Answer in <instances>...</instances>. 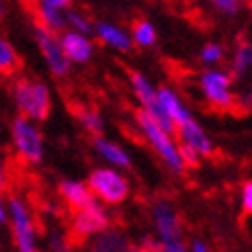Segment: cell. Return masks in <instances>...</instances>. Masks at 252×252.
<instances>
[{
	"instance_id": "obj_1",
	"label": "cell",
	"mask_w": 252,
	"mask_h": 252,
	"mask_svg": "<svg viewBox=\"0 0 252 252\" xmlns=\"http://www.w3.org/2000/svg\"><path fill=\"white\" fill-rule=\"evenodd\" d=\"M19 115L35 123L45 121L52 113V91L39 78H19L10 88Z\"/></svg>"
},
{
	"instance_id": "obj_2",
	"label": "cell",
	"mask_w": 252,
	"mask_h": 252,
	"mask_svg": "<svg viewBox=\"0 0 252 252\" xmlns=\"http://www.w3.org/2000/svg\"><path fill=\"white\" fill-rule=\"evenodd\" d=\"M135 125H137V129H140L142 137L146 140V144L158 154V158L164 162V166L172 174H183L187 170L185 162L179 154V142H176L174 133H168L166 129H162L142 109L135 113Z\"/></svg>"
},
{
	"instance_id": "obj_3",
	"label": "cell",
	"mask_w": 252,
	"mask_h": 252,
	"mask_svg": "<svg viewBox=\"0 0 252 252\" xmlns=\"http://www.w3.org/2000/svg\"><path fill=\"white\" fill-rule=\"evenodd\" d=\"M86 187L91 189L96 203L105 207H115L121 205L125 199L129 197V181L121 170L109 168V166H98L88 174Z\"/></svg>"
},
{
	"instance_id": "obj_4",
	"label": "cell",
	"mask_w": 252,
	"mask_h": 252,
	"mask_svg": "<svg viewBox=\"0 0 252 252\" xmlns=\"http://www.w3.org/2000/svg\"><path fill=\"white\" fill-rule=\"evenodd\" d=\"M6 205H8L6 223L10 225L12 242H15L17 252H39V234H37V223L31 207L21 197L6 199Z\"/></svg>"
},
{
	"instance_id": "obj_5",
	"label": "cell",
	"mask_w": 252,
	"mask_h": 252,
	"mask_svg": "<svg viewBox=\"0 0 252 252\" xmlns=\"http://www.w3.org/2000/svg\"><path fill=\"white\" fill-rule=\"evenodd\" d=\"M10 137L17 156L25 164H39L45 156V140L39 123L17 115L10 123Z\"/></svg>"
},
{
	"instance_id": "obj_6",
	"label": "cell",
	"mask_w": 252,
	"mask_h": 252,
	"mask_svg": "<svg viewBox=\"0 0 252 252\" xmlns=\"http://www.w3.org/2000/svg\"><path fill=\"white\" fill-rule=\"evenodd\" d=\"M199 91L211 107L230 111L236 107L238 94L234 93V76L221 68L203 70L199 76Z\"/></svg>"
},
{
	"instance_id": "obj_7",
	"label": "cell",
	"mask_w": 252,
	"mask_h": 252,
	"mask_svg": "<svg viewBox=\"0 0 252 252\" xmlns=\"http://www.w3.org/2000/svg\"><path fill=\"white\" fill-rule=\"evenodd\" d=\"M129 86H131V93L137 98V103L142 105V111L148 113L162 129H166L168 133H174V125L168 121V117L162 113L160 105H158V98H156V86L154 82L150 80L144 72H129Z\"/></svg>"
},
{
	"instance_id": "obj_8",
	"label": "cell",
	"mask_w": 252,
	"mask_h": 252,
	"mask_svg": "<svg viewBox=\"0 0 252 252\" xmlns=\"http://www.w3.org/2000/svg\"><path fill=\"white\" fill-rule=\"evenodd\" d=\"M111 228V216L109 209L100 203H91L88 207L74 211V218L70 223L72 236L78 240H91V238L98 236L100 232H105Z\"/></svg>"
},
{
	"instance_id": "obj_9",
	"label": "cell",
	"mask_w": 252,
	"mask_h": 252,
	"mask_svg": "<svg viewBox=\"0 0 252 252\" xmlns=\"http://www.w3.org/2000/svg\"><path fill=\"white\" fill-rule=\"evenodd\" d=\"M33 37H35V45L39 49V54L45 62L47 70L52 72V76L56 78H64L70 74L72 64L66 60L64 52H62V45H60V35L56 33H49L45 29H41L39 25L33 27Z\"/></svg>"
},
{
	"instance_id": "obj_10",
	"label": "cell",
	"mask_w": 252,
	"mask_h": 252,
	"mask_svg": "<svg viewBox=\"0 0 252 252\" xmlns=\"http://www.w3.org/2000/svg\"><path fill=\"white\" fill-rule=\"evenodd\" d=\"M152 220H154V238L160 244H168L176 240H185L183 236V221L179 211L166 199H160L152 205Z\"/></svg>"
},
{
	"instance_id": "obj_11",
	"label": "cell",
	"mask_w": 252,
	"mask_h": 252,
	"mask_svg": "<svg viewBox=\"0 0 252 252\" xmlns=\"http://www.w3.org/2000/svg\"><path fill=\"white\" fill-rule=\"evenodd\" d=\"M174 137H176V142H179V146L193 150L201 160L211 156L213 150H216V144H213L211 135L205 131V127L195 117H191L187 123L179 125V127L174 129Z\"/></svg>"
},
{
	"instance_id": "obj_12",
	"label": "cell",
	"mask_w": 252,
	"mask_h": 252,
	"mask_svg": "<svg viewBox=\"0 0 252 252\" xmlns=\"http://www.w3.org/2000/svg\"><path fill=\"white\" fill-rule=\"evenodd\" d=\"M72 6L68 0H39L33 12L37 17V25L49 33H64L66 31V12Z\"/></svg>"
},
{
	"instance_id": "obj_13",
	"label": "cell",
	"mask_w": 252,
	"mask_h": 252,
	"mask_svg": "<svg viewBox=\"0 0 252 252\" xmlns=\"http://www.w3.org/2000/svg\"><path fill=\"white\" fill-rule=\"evenodd\" d=\"M60 45L70 64H86L94 56V41L91 35L64 31L60 33Z\"/></svg>"
},
{
	"instance_id": "obj_14",
	"label": "cell",
	"mask_w": 252,
	"mask_h": 252,
	"mask_svg": "<svg viewBox=\"0 0 252 252\" xmlns=\"http://www.w3.org/2000/svg\"><path fill=\"white\" fill-rule=\"evenodd\" d=\"M156 98H158V105H160L162 113H164V115L168 117V121L174 125V129L193 117L191 109L187 107V103L181 98V94L176 93L172 86H168V84L156 86Z\"/></svg>"
},
{
	"instance_id": "obj_15",
	"label": "cell",
	"mask_w": 252,
	"mask_h": 252,
	"mask_svg": "<svg viewBox=\"0 0 252 252\" xmlns=\"http://www.w3.org/2000/svg\"><path fill=\"white\" fill-rule=\"evenodd\" d=\"M93 146H94V152L98 154V158L105 160L109 168H115L121 172L131 168V154L119 142L109 140L105 135H96L93 140Z\"/></svg>"
},
{
	"instance_id": "obj_16",
	"label": "cell",
	"mask_w": 252,
	"mask_h": 252,
	"mask_svg": "<svg viewBox=\"0 0 252 252\" xmlns=\"http://www.w3.org/2000/svg\"><path fill=\"white\" fill-rule=\"evenodd\" d=\"M93 33L96 35V39L111 47V49H115V52H131L133 49V43H131V37H129V31L121 27V25L117 23H111V21H98L94 23V29Z\"/></svg>"
},
{
	"instance_id": "obj_17",
	"label": "cell",
	"mask_w": 252,
	"mask_h": 252,
	"mask_svg": "<svg viewBox=\"0 0 252 252\" xmlns=\"http://www.w3.org/2000/svg\"><path fill=\"white\" fill-rule=\"evenodd\" d=\"M58 193L62 197V201L74 211H80L84 207H88L91 203H94V197L91 193V189L86 187L84 181H76V179H64L58 185Z\"/></svg>"
},
{
	"instance_id": "obj_18",
	"label": "cell",
	"mask_w": 252,
	"mask_h": 252,
	"mask_svg": "<svg viewBox=\"0 0 252 252\" xmlns=\"http://www.w3.org/2000/svg\"><path fill=\"white\" fill-rule=\"evenodd\" d=\"M125 248H127V238L121 230L113 228L91 238V244H88V252H123Z\"/></svg>"
},
{
	"instance_id": "obj_19",
	"label": "cell",
	"mask_w": 252,
	"mask_h": 252,
	"mask_svg": "<svg viewBox=\"0 0 252 252\" xmlns=\"http://www.w3.org/2000/svg\"><path fill=\"white\" fill-rule=\"evenodd\" d=\"M129 37H131V43H133L135 47H142V49L152 47V45L158 41L156 25L150 21V19L135 21L133 27H131V31H129Z\"/></svg>"
},
{
	"instance_id": "obj_20",
	"label": "cell",
	"mask_w": 252,
	"mask_h": 252,
	"mask_svg": "<svg viewBox=\"0 0 252 252\" xmlns=\"http://www.w3.org/2000/svg\"><path fill=\"white\" fill-rule=\"evenodd\" d=\"M19 68V54L8 39L0 37V76H12Z\"/></svg>"
},
{
	"instance_id": "obj_21",
	"label": "cell",
	"mask_w": 252,
	"mask_h": 252,
	"mask_svg": "<svg viewBox=\"0 0 252 252\" xmlns=\"http://www.w3.org/2000/svg\"><path fill=\"white\" fill-rule=\"evenodd\" d=\"M94 29L93 19L86 15L80 8H68L66 12V31H74V33H82V35H91Z\"/></svg>"
},
{
	"instance_id": "obj_22",
	"label": "cell",
	"mask_w": 252,
	"mask_h": 252,
	"mask_svg": "<svg viewBox=\"0 0 252 252\" xmlns=\"http://www.w3.org/2000/svg\"><path fill=\"white\" fill-rule=\"evenodd\" d=\"M76 117H78V123L82 125V127L91 133V135H103V129H105V119L103 115L96 111V109H91V107H82L78 109L76 113Z\"/></svg>"
},
{
	"instance_id": "obj_23",
	"label": "cell",
	"mask_w": 252,
	"mask_h": 252,
	"mask_svg": "<svg viewBox=\"0 0 252 252\" xmlns=\"http://www.w3.org/2000/svg\"><path fill=\"white\" fill-rule=\"evenodd\" d=\"M252 66V45L250 41H240L232 56V72L236 76H244Z\"/></svg>"
},
{
	"instance_id": "obj_24",
	"label": "cell",
	"mask_w": 252,
	"mask_h": 252,
	"mask_svg": "<svg viewBox=\"0 0 252 252\" xmlns=\"http://www.w3.org/2000/svg\"><path fill=\"white\" fill-rule=\"evenodd\" d=\"M225 58V49L221 43H216V41H209L205 43L203 47H201V52H199V60H201V64L207 66L209 68H220V64L223 62Z\"/></svg>"
},
{
	"instance_id": "obj_25",
	"label": "cell",
	"mask_w": 252,
	"mask_h": 252,
	"mask_svg": "<svg viewBox=\"0 0 252 252\" xmlns=\"http://www.w3.org/2000/svg\"><path fill=\"white\" fill-rule=\"evenodd\" d=\"M211 6H213V10L220 12L223 17H236L238 12L244 8V4L240 0H213Z\"/></svg>"
},
{
	"instance_id": "obj_26",
	"label": "cell",
	"mask_w": 252,
	"mask_h": 252,
	"mask_svg": "<svg viewBox=\"0 0 252 252\" xmlns=\"http://www.w3.org/2000/svg\"><path fill=\"white\" fill-rule=\"evenodd\" d=\"M240 207L244 216L252 213V181H244L240 187Z\"/></svg>"
},
{
	"instance_id": "obj_27",
	"label": "cell",
	"mask_w": 252,
	"mask_h": 252,
	"mask_svg": "<svg viewBox=\"0 0 252 252\" xmlns=\"http://www.w3.org/2000/svg\"><path fill=\"white\" fill-rule=\"evenodd\" d=\"M158 252H189V244L185 240H176L168 244H160Z\"/></svg>"
},
{
	"instance_id": "obj_28",
	"label": "cell",
	"mask_w": 252,
	"mask_h": 252,
	"mask_svg": "<svg viewBox=\"0 0 252 252\" xmlns=\"http://www.w3.org/2000/svg\"><path fill=\"white\" fill-rule=\"evenodd\" d=\"M189 252H213V250H211V246H209L207 242H203V240H195V242L189 244Z\"/></svg>"
},
{
	"instance_id": "obj_29",
	"label": "cell",
	"mask_w": 252,
	"mask_h": 252,
	"mask_svg": "<svg viewBox=\"0 0 252 252\" xmlns=\"http://www.w3.org/2000/svg\"><path fill=\"white\" fill-rule=\"evenodd\" d=\"M6 218H8V205L2 195V189H0V223H6Z\"/></svg>"
},
{
	"instance_id": "obj_30",
	"label": "cell",
	"mask_w": 252,
	"mask_h": 252,
	"mask_svg": "<svg viewBox=\"0 0 252 252\" xmlns=\"http://www.w3.org/2000/svg\"><path fill=\"white\" fill-rule=\"evenodd\" d=\"M4 183H6V164H4L2 154H0V189L4 187Z\"/></svg>"
},
{
	"instance_id": "obj_31",
	"label": "cell",
	"mask_w": 252,
	"mask_h": 252,
	"mask_svg": "<svg viewBox=\"0 0 252 252\" xmlns=\"http://www.w3.org/2000/svg\"><path fill=\"white\" fill-rule=\"evenodd\" d=\"M123 252H148L142 244H127V248H125Z\"/></svg>"
},
{
	"instance_id": "obj_32",
	"label": "cell",
	"mask_w": 252,
	"mask_h": 252,
	"mask_svg": "<svg viewBox=\"0 0 252 252\" xmlns=\"http://www.w3.org/2000/svg\"><path fill=\"white\" fill-rule=\"evenodd\" d=\"M4 12H6V4H4V2H0V19L4 17Z\"/></svg>"
}]
</instances>
